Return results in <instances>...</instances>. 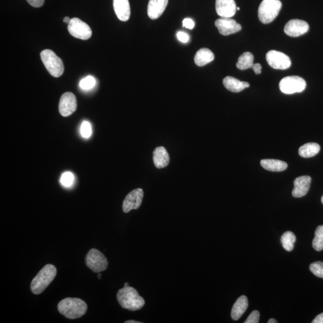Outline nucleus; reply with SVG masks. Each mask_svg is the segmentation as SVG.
<instances>
[{
  "label": "nucleus",
  "mask_w": 323,
  "mask_h": 323,
  "mask_svg": "<svg viewBox=\"0 0 323 323\" xmlns=\"http://www.w3.org/2000/svg\"><path fill=\"white\" fill-rule=\"evenodd\" d=\"M59 313L69 319H76L84 316L88 310L86 302L79 298H67L59 302Z\"/></svg>",
  "instance_id": "1"
},
{
  "label": "nucleus",
  "mask_w": 323,
  "mask_h": 323,
  "mask_svg": "<svg viewBox=\"0 0 323 323\" xmlns=\"http://www.w3.org/2000/svg\"><path fill=\"white\" fill-rule=\"evenodd\" d=\"M117 299L120 306L127 310L135 311L141 309L145 304L144 299L131 287H124L118 290Z\"/></svg>",
  "instance_id": "2"
},
{
  "label": "nucleus",
  "mask_w": 323,
  "mask_h": 323,
  "mask_svg": "<svg viewBox=\"0 0 323 323\" xmlns=\"http://www.w3.org/2000/svg\"><path fill=\"white\" fill-rule=\"evenodd\" d=\"M56 273L57 271L54 265L48 264L44 266L31 281V292L34 295L42 293L55 279Z\"/></svg>",
  "instance_id": "3"
},
{
  "label": "nucleus",
  "mask_w": 323,
  "mask_h": 323,
  "mask_svg": "<svg viewBox=\"0 0 323 323\" xmlns=\"http://www.w3.org/2000/svg\"><path fill=\"white\" fill-rule=\"evenodd\" d=\"M282 7L280 0H263L258 9V16L263 23L267 24L276 18Z\"/></svg>",
  "instance_id": "4"
},
{
  "label": "nucleus",
  "mask_w": 323,
  "mask_h": 323,
  "mask_svg": "<svg viewBox=\"0 0 323 323\" xmlns=\"http://www.w3.org/2000/svg\"><path fill=\"white\" fill-rule=\"evenodd\" d=\"M41 60L52 76L59 78L64 72L63 62L51 50L46 49L40 53Z\"/></svg>",
  "instance_id": "5"
},
{
  "label": "nucleus",
  "mask_w": 323,
  "mask_h": 323,
  "mask_svg": "<svg viewBox=\"0 0 323 323\" xmlns=\"http://www.w3.org/2000/svg\"><path fill=\"white\" fill-rule=\"evenodd\" d=\"M88 267L96 273L106 270L108 267V259L102 252L96 248L91 249L85 257Z\"/></svg>",
  "instance_id": "6"
},
{
  "label": "nucleus",
  "mask_w": 323,
  "mask_h": 323,
  "mask_svg": "<svg viewBox=\"0 0 323 323\" xmlns=\"http://www.w3.org/2000/svg\"><path fill=\"white\" fill-rule=\"evenodd\" d=\"M280 91L285 94H293L303 92L307 87L306 82L299 76H288L280 82Z\"/></svg>",
  "instance_id": "7"
},
{
  "label": "nucleus",
  "mask_w": 323,
  "mask_h": 323,
  "mask_svg": "<svg viewBox=\"0 0 323 323\" xmlns=\"http://www.w3.org/2000/svg\"><path fill=\"white\" fill-rule=\"evenodd\" d=\"M68 29L72 36L79 39L87 40L92 36L90 26L77 17L71 19Z\"/></svg>",
  "instance_id": "8"
},
{
  "label": "nucleus",
  "mask_w": 323,
  "mask_h": 323,
  "mask_svg": "<svg viewBox=\"0 0 323 323\" xmlns=\"http://www.w3.org/2000/svg\"><path fill=\"white\" fill-rule=\"evenodd\" d=\"M269 66L276 70H287L291 67V59L284 53L270 50L266 56Z\"/></svg>",
  "instance_id": "9"
},
{
  "label": "nucleus",
  "mask_w": 323,
  "mask_h": 323,
  "mask_svg": "<svg viewBox=\"0 0 323 323\" xmlns=\"http://www.w3.org/2000/svg\"><path fill=\"white\" fill-rule=\"evenodd\" d=\"M144 192L142 189H136L129 192L123 201L122 209L124 213H127L132 210L140 208L143 202Z\"/></svg>",
  "instance_id": "10"
},
{
  "label": "nucleus",
  "mask_w": 323,
  "mask_h": 323,
  "mask_svg": "<svg viewBox=\"0 0 323 323\" xmlns=\"http://www.w3.org/2000/svg\"><path fill=\"white\" fill-rule=\"evenodd\" d=\"M78 108L76 97L72 93L62 95L59 104V111L64 117H68L75 112Z\"/></svg>",
  "instance_id": "11"
},
{
  "label": "nucleus",
  "mask_w": 323,
  "mask_h": 323,
  "mask_svg": "<svg viewBox=\"0 0 323 323\" xmlns=\"http://www.w3.org/2000/svg\"><path fill=\"white\" fill-rule=\"evenodd\" d=\"M309 30V25L304 20L292 19L287 22L284 32L290 37H297L304 35Z\"/></svg>",
  "instance_id": "12"
},
{
  "label": "nucleus",
  "mask_w": 323,
  "mask_h": 323,
  "mask_svg": "<svg viewBox=\"0 0 323 323\" xmlns=\"http://www.w3.org/2000/svg\"><path fill=\"white\" fill-rule=\"evenodd\" d=\"M215 25L219 32L223 35H228L236 33L241 30L242 26L237 23L235 20L221 17L215 20Z\"/></svg>",
  "instance_id": "13"
},
{
  "label": "nucleus",
  "mask_w": 323,
  "mask_h": 323,
  "mask_svg": "<svg viewBox=\"0 0 323 323\" xmlns=\"http://www.w3.org/2000/svg\"><path fill=\"white\" fill-rule=\"evenodd\" d=\"M236 5L234 0H216L215 10L218 16L221 17H230L235 15Z\"/></svg>",
  "instance_id": "14"
},
{
  "label": "nucleus",
  "mask_w": 323,
  "mask_h": 323,
  "mask_svg": "<svg viewBox=\"0 0 323 323\" xmlns=\"http://www.w3.org/2000/svg\"><path fill=\"white\" fill-rule=\"evenodd\" d=\"M311 178L308 176H301L294 181L292 195L295 198H301L307 194L310 188Z\"/></svg>",
  "instance_id": "15"
},
{
  "label": "nucleus",
  "mask_w": 323,
  "mask_h": 323,
  "mask_svg": "<svg viewBox=\"0 0 323 323\" xmlns=\"http://www.w3.org/2000/svg\"><path fill=\"white\" fill-rule=\"evenodd\" d=\"M168 0H150L147 7L148 16L152 19L159 18L164 12Z\"/></svg>",
  "instance_id": "16"
},
{
  "label": "nucleus",
  "mask_w": 323,
  "mask_h": 323,
  "mask_svg": "<svg viewBox=\"0 0 323 323\" xmlns=\"http://www.w3.org/2000/svg\"><path fill=\"white\" fill-rule=\"evenodd\" d=\"M113 7L118 19L125 22L131 16V8L129 0H113Z\"/></svg>",
  "instance_id": "17"
},
{
  "label": "nucleus",
  "mask_w": 323,
  "mask_h": 323,
  "mask_svg": "<svg viewBox=\"0 0 323 323\" xmlns=\"http://www.w3.org/2000/svg\"><path fill=\"white\" fill-rule=\"evenodd\" d=\"M153 162L157 168L167 167L170 163V156L164 147L156 148L153 152Z\"/></svg>",
  "instance_id": "18"
},
{
  "label": "nucleus",
  "mask_w": 323,
  "mask_h": 323,
  "mask_svg": "<svg viewBox=\"0 0 323 323\" xmlns=\"http://www.w3.org/2000/svg\"><path fill=\"white\" fill-rule=\"evenodd\" d=\"M248 307L247 298L245 296H240L234 304L232 311H231L232 319L235 321L239 320L247 310Z\"/></svg>",
  "instance_id": "19"
},
{
  "label": "nucleus",
  "mask_w": 323,
  "mask_h": 323,
  "mask_svg": "<svg viewBox=\"0 0 323 323\" xmlns=\"http://www.w3.org/2000/svg\"><path fill=\"white\" fill-rule=\"evenodd\" d=\"M224 87L232 93H238L250 87L248 82H241L233 77L227 76L223 81Z\"/></svg>",
  "instance_id": "20"
},
{
  "label": "nucleus",
  "mask_w": 323,
  "mask_h": 323,
  "mask_svg": "<svg viewBox=\"0 0 323 323\" xmlns=\"http://www.w3.org/2000/svg\"><path fill=\"white\" fill-rule=\"evenodd\" d=\"M215 55L209 49H201L195 56V62L198 66L203 67L214 60Z\"/></svg>",
  "instance_id": "21"
},
{
  "label": "nucleus",
  "mask_w": 323,
  "mask_h": 323,
  "mask_svg": "<svg viewBox=\"0 0 323 323\" xmlns=\"http://www.w3.org/2000/svg\"><path fill=\"white\" fill-rule=\"evenodd\" d=\"M260 164L265 170L272 172L283 171L288 167L286 162L277 159H263Z\"/></svg>",
  "instance_id": "22"
},
{
  "label": "nucleus",
  "mask_w": 323,
  "mask_h": 323,
  "mask_svg": "<svg viewBox=\"0 0 323 323\" xmlns=\"http://www.w3.org/2000/svg\"><path fill=\"white\" fill-rule=\"evenodd\" d=\"M320 150V146L316 143H309L299 148V154L302 158H309L316 156Z\"/></svg>",
  "instance_id": "23"
},
{
  "label": "nucleus",
  "mask_w": 323,
  "mask_h": 323,
  "mask_svg": "<svg viewBox=\"0 0 323 323\" xmlns=\"http://www.w3.org/2000/svg\"><path fill=\"white\" fill-rule=\"evenodd\" d=\"M254 64V56L250 52H245L239 56L236 63V67L239 70H245L251 69Z\"/></svg>",
  "instance_id": "24"
},
{
  "label": "nucleus",
  "mask_w": 323,
  "mask_h": 323,
  "mask_svg": "<svg viewBox=\"0 0 323 323\" xmlns=\"http://www.w3.org/2000/svg\"><path fill=\"white\" fill-rule=\"evenodd\" d=\"M296 236L290 231H287L281 236V242L283 247L287 251H292L294 248Z\"/></svg>",
  "instance_id": "25"
},
{
  "label": "nucleus",
  "mask_w": 323,
  "mask_h": 323,
  "mask_svg": "<svg viewBox=\"0 0 323 323\" xmlns=\"http://www.w3.org/2000/svg\"><path fill=\"white\" fill-rule=\"evenodd\" d=\"M313 247L317 251L323 250V225L317 227L315 237L313 241Z\"/></svg>",
  "instance_id": "26"
},
{
  "label": "nucleus",
  "mask_w": 323,
  "mask_h": 323,
  "mask_svg": "<svg viewBox=\"0 0 323 323\" xmlns=\"http://www.w3.org/2000/svg\"><path fill=\"white\" fill-rule=\"evenodd\" d=\"M310 269L316 277L323 278V262L319 261L311 263Z\"/></svg>",
  "instance_id": "27"
},
{
  "label": "nucleus",
  "mask_w": 323,
  "mask_h": 323,
  "mask_svg": "<svg viewBox=\"0 0 323 323\" xmlns=\"http://www.w3.org/2000/svg\"><path fill=\"white\" fill-rule=\"evenodd\" d=\"M96 80H95L93 76H88L87 78L82 80L81 82H80L79 85L82 90H89L94 87V86L96 85Z\"/></svg>",
  "instance_id": "28"
},
{
  "label": "nucleus",
  "mask_w": 323,
  "mask_h": 323,
  "mask_svg": "<svg viewBox=\"0 0 323 323\" xmlns=\"http://www.w3.org/2000/svg\"><path fill=\"white\" fill-rule=\"evenodd\" d=\"M73 174L70 172L65 173L61 178V183L64 186L70 187L73 185Z\"/></svg>",
  "instance_id": "29"
},
{
  "label": "nucleus",
  "mask_w": 323,
  "mask_h": 323,
  "mask_svg": "<svg viewBox=\"0 0 323 323\" xmlns=\"http://www.w3.org/2000/svg\"><path fill=\"white\" fill-rule=\"evenodd\" d=\"M81 134L85 138L90 137L92 134V128L91 124L88 121H84L81 126Z\"/></svg>",
  "instance_id": "30"
},
{
  "label": "nucleus",
  "mask_w": 323,
  "mask_h": 323,
  "mask_svg": "<svg viewBox=\"0 0 323 323\" xmlns=\"http://www.w3.org/2000/svg\"><path fill=\"white\" fill-rule=\"evenodd\" d=\"M260 313L259 311L255 310L248 316L244 323H258L259 322Z\"/></svg>",
  "instance_id": "31"
},
{
  "label": "nucleus",
  "mask_w": 323,
  "mask_h": 323,
  "mask_svg": "<svg viewBox=\"0 0 323 323\" xmlns=\"http://www.w3.org/2000/svg\"><path fill=\"white\" fill-rule=\"evenodd\" d=\"M177 37L178 39L183 43H188L189 40V37L186 32L179 31L177 32Z\"/></svg>",
  "instance_id": "32"
},
{
  "label": "nucleus",
  "mask_w": 323,
  "mask_h": 323,
  "mask_svg": "<svg viewBox=\"0 0 323 323\" xmlns=\"http://www.w3.org/2000/svg\"><path fill=\"white\" fill-rule=\"evenodd\" d=\"M183 25L184 27H186V28L190 29H192L194 28L195 22L194 20H193L191 18H186L183 20Z\"/></svg>",
  "instance_id": "33"
},
{
  "label": "nucleus",
  "mask_w": 323,
  "mask_h": 323,
  "mask_svg": "<svg viewBox=\"0 0 323 323\" xmlns=\"http://www.w3.org/2000/svg\"><path fill=\"white\" fill-rule=\"evenodd\" d=\"M26 1L34 7H40L44 2V0H26Z\"/></svg>",
  "instance_id": "34"
},
{
  "label": "nucleus",
  "mask_w": 323,
  "mask_h": 323,
  "mask_svg": "<svg viewBox=\"0 0 323 323\" xmlns=\"http://www.w3.org/2000/svg\"><path fill=\"white\" fill-rule=\"evenodd\" d=\"M251 69L256 75H259L262 72V66L260 64H254Z\"/></svg>",
  "instance_id": "35"
},
{
  "label": "nucleus",
  "mask_w": 323,
  "mask_h": 323,
  "mask_svg": "<svg viewBox=\"0 0 323 323\" xmlns=\"http://www.w3.org/2000/svg\"><path fill=\"white\" fill-rule=\"evenodd\" d=\"M313 323H323V313L319 314L312 322Z\"/></svg>",
  "instance_id": "36"
},
{
  "label": "nucleus",
  "mask_w": 323,
  "mask_h": 323,
  "mask_svg": "<svg viewBox=\"0 0 323 323\" xmlns=\"http://www.w3.org/2000/svg\"><path fill=\"white\" fill-rule=\"evenodd\" d=\"M70 20H71V19L69 18V17L66 16V17H64V22L65 23H69L70 22Z\"/></svg>",
  "instance_id": "37"
},
{
  "label": "nucleus",
  "mask_w": 323,
  "mask_h": 323,
  "mask_svg": "<svg viewBox=\"0 0 323 323\" xmlns=\"http://www.w3.org/2000/svg\"><path fill=\"white\" fill-rule=\"evenodd\" d=\"M124 323H141V322L134 321V320H127Z\"/></svg>",
  "instance_id": "38"
},
{
  "label": "nucleus",
  "mask_w": 323,
  "mask_h": 323,
  "mask_svg": "<svg viewBox=\"0 0 323 323\" xmlns=\"http://www.w3.org/2000/svg\"><path fill=\"white\" fill-rule=\"evenodd\" d=\"M268 323H278V322L275 319H271L269 320V321L268 322Z\"/></svg>",
  "instance_id": "39"
},
{
  "label": "nucleus",
  "mask_w": 323,
  "mask_h": 323,
  "mask_svg": "<svg viewBox=\"0 0 323 323\" xmlns=\"http://www.w3.org/2000/svg\"><path fill=\"white\" fill-rule=\"evenodd\" d=\"M102 275L100 274V272H99V273H98V278H99V279H102Z\"/></svg>",
  "instance_id": "40"
},
{
  "label": "nucleus",
  "mask_w": 323,
  "mask_h": 323,
  "mask_svg": "<svg viewBox=\"0 0 323 323\" xmlns=\"http://www.w3.org/2000/svg\"><path fill=\"white\" fill-rule=\"evenodd\" d=\"M129 286V284L127 283H126L124 284V287H128Z\"/></svg>",
  "instance_id": "41"
},
{
  "label": "nucleus",
  "mask_w": 323,
  "mask_h": 323,
  "mask_svg": "<svg viewBox=\"0 0 323 323\" xmlns=\"http://www.w3.org/2000/svg\"><path fill=\"white\" fill-rule=\"evenodd\" d=\"M322 203L323 204V197L322 198Z\"/></svg>",
  "instance_id": "42"
},
{
  "label": "nucleus",
  "mask_w": 323,
  "mask_h": 323,
  "mask_svg": "<svg viewBox=\"0 0 323 323\" xmlns=\"http://www.w3.org/2000/svg\"><path fill=\"white\" fill-rule=\"evenodd\" d=\"M236 9L238 10H240V8H239V7H237Z\"/></svg>",
  "instance_id": "43"
}]
</instances>
